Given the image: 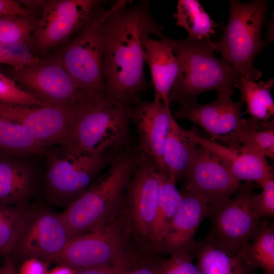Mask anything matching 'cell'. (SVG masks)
Masks as SVG:
<instances>
[{
    "label": "cell",
    "instance_id": "cell-42",
    "mask_svg": "<svg viewBox=\"0 0 274 274\" xmlns=\"http://www.w3.org/2000/svg\"><path fill=\"white\" fill-rule=\"evenodd\" d=\"M48 274H74V271L67 266L60 265L59 266L53 268Z\"/></svg>",
    "mask_w": 274,
    "mask_h": 274
},
{
    "label": "cell",
    "instance_id": "cell-40",
    "mask_svg": "<svg viewBox=\"0 0 274 274\" xmlns=\"http://www.w3.org/2000/svg\"><path fill=\"white\" fill-rule=\"evenodd\" d=\"M0 274H19L14 261L10 257L5 258L4 263L0 268Z\"/></svg>",
    "mask_w": 274,
    "mask_h": 274
},
{
    "label": "cell",
    "instance_id": "cell-33",
    "mask_svg": "<svg viewBox=\"0 0 274 274\" xmlns=\"http://www.w3.org/2000/svg\"><path fill=\"white\" fill-rule=\"evenodd\" d=\"M0 102L28 106H44L49 104L18 87L16 83L0 72Z\"/></svg>",
    "mask_w": 274,
    "mask_h": 274
},
{
    "label": "cell",
    "instance_id": "cell-27",
    "mask_svg": "<svg viewBox=\"0 0 274 274\" xmlns=\"http://www.w3.org/2000/svg\"><path fill=\"white\" fill-rule=\"evenodd\" d=\"M242 257L254 269H261L265 274H274V228L263 221L255 236L242 252Z\"/></svg>",
    "mask_w": 274,
    "mask_h": 274
},
{
    "label": "cell",
    "instance_id": "cell-4",
    "mask_svg": "<svg viewBox=\"0 0 274 274\" xmlns=\"http://www.w3.org/2000/svg\"><path fill=\"white\" fill-rule=\"evenodd\" d=\"M130 122L129 108L111 102L105 96H83L77 104L74 122L63 145L95 155L120 152L130 147Z\"/></svg>",
    "mask_w": 274,
    "mask_h": 274
},
{
    "label": "cell",
    "instance_id": "cell-15",
    "mask_svg": "<svg viewBox=\"0 0 274 274\" xmlns=\"http://www.w3.org/2000/svg\"><path fill=\"white\" fill-rule=\"evenodd\" d=\"M185 177L184 190L199 195L211 206L227 201L243 186L214 154L199 145Z\"/></svg>",
    "mask_w": 274,
    "mask_h": 274
},
{
    "label": "cell",
    "instance_id": "cell-38",
    "mask_svg": "<svg viewBox=\"0 0 274 274\" xmlns=\"http://www.w3.org/2000/svg\"><path fill=\"white\" fill-rule=\"evenodd\" d=\"M19 274H48L45 264L37 258L23 261Z\"/></svg>",
    "mask_w": 274,
    "mask_h": 274
},
{
    "label": "cell",
    "instance_id": "cell-29",
    "mask_svg": "<svg viewBox=\"0 0 274 274\" xmlns=\"http://www.w3.org/2000/svg\"><path fill=\"white\" fill-rule=\"evenodd\" d=\"M30 204L16 207L0 205V255L10 257L24 227Z\"/></svg>",
    "mask_w": 274,
    "mask_h": 274
},
{
    "label": "cell",
    "instance_id": "cell-36",
    "mask_svg": "<svg viewBox=\"0 0 274 274\" xmlns=\"http://www.w3.org/2000/svg\"><path fill=\"white\" fill-rule=\"evenodd\" d=\"M135 267L130 258L117 264L74 269V274H129Z\"/></svg>",
    "mask_w": 274,
    "mask_h": 274
},
{
    "label": "cell",
    "instance_id": "cell-25",
    "mask_svg": "<svg viewBox=\"0 0 274 274\" xmlns=\"http://www.w3.org/2000/svg\"><path fill=\"white\" fill-rule=\"evenodd\" d=\"M181 199L182 193L176 188V183L159 173L158 201L149 236L154 247L158 249Z\"/></svg>",
    "mask_w": 274,
    "mask_h": 274
},
{
    "label": "cell",
    "instance_id": "cell-7",
    "mask_svg": "<svg viewBox=\"0 0 274 274\" xmlns=\"http://www.w3.org/2000/svg\"><path fill=\"white\" fill-rule=\"evenodd\" d=\"M102 4L58 55L83 96L89 98L105 96L102 27L109 8Z\"/></svg>",
    "mask_w": 274,
    "mask_h": 274
},
{
    "label": "cell",
    "instance_id": "cell-23",
    "mask_svg": "<svg viewBox=\"0 0 274 274\" xmlns=\"http://www.w3.org/2000/svg\"><path fill=\"white\" fill-rule=\"evenodd\" d=\"M192 254L200 274H254L242 254L230 255L206 236L195 242Z\"/></svg>",
    "mask_w": 274,
    "mask_h": 274
},
{
    "label": "cell",
    "instance_id": "cell-19",
    "mask_svg": "<svg viewBox=\"0 0 274 274\" xmlns=\"http://www.w3.org/2000/svg\"><path fill=\"white\" fill-rule=\"evenodd\" d=\"M26 156L0 152V205L30 204L39 190V178Z\"/></svg>",
    "mask_w": 274,
    "mask_h": 274
},
{
    "label": "cell",
    "instance_id": "cell-26",
    "mask_svg": "<svg viewBox=\"0 0 274 274\" xmlns=\"http://www.w3.org/2000/svg\"><path fill=\"white\" fill-rule=\"evenodd\" d=\"M174 17L176 25L184 28L191 40H210L217 26L199 1L179 0Z\"/></svg>",
    "mask_w": 274,
    "mask_h": 274
},
{
    "label": "cell",
    "instance_id": "cell-37",
    "mask_svg": "<svg viewBox=\"0 0 274 274\" xmlns=\"http://www.w3.org/2000/svg\"><path fill=\"white\" fill-rule=\"evenodd\" d=\"M7 16L32 18L29 11L20 5L16 1L0 0V17Z\"/></svg>",
    "mask_w": 274,
    "mask_h": 274
},
{
    "label": "cell",
    "instance_id": "cell-31",
    "mask_svg": "<svg viewBox=\"0 0 274 274\" xmlns=\"http://www.w3.org/2000/svg\"><path fill=\"white\" fill-rule=\"evenodd\" d=\"M247 124L239 134L240 146L255 151L265 157L273 159V128L258 130L250 125L247 119Z\"/></svg>",
    "mask_w": 274,
    "mask_h": 274
},
{
    "label": "cell",
    "instance_id": "cell-11",
    "mask_svg": "<svg viewBox=\"0 0 274 274\" xmlns=\"http://www.w3.org/2000/svg\"><path fill=\"white\" fill-rule=\"evenodd\" d=\"M121 231L112 221L96 230L74 236L53 262L73 269L122 262L130 258L125 252Z\"/></svg>",
    "mask_w": 274,
    "mask_h": 274
},
{
    "label": "cell",
    "instance_id": "cell-18",
    "mask_svg": "<svg viewBox=\"0 0 274 274\" xmlns=\"http://www.w3.org/2000/svg\"><path fill=\"white\" fill-rule=\"evenodd\" d=\"M182 199L158 249L170 255L192 254L196 232L208 217L209 204L199 195L183 190Z\"/></svg>",
    "mask_w": 274,
    "mask_h": 274
},
{
    "label": "cell",
    "instance_id": "cell-9",
    "mask_svg": "<svg viewBox=\"0 0 274 274\" xmlns=\"http://www.w3.org/2000/svg\"><path fill=\"white\" fill-rule=\"evenodd\" d=\"M8 76L40 100L52 106L71 107L83 97L59 55L23 67L10 68Z\"/></svg>",
    "mask_w": 274,
    "mask_h": 274
},
{
    "label": "cell",
    "instance_id": "cell-14",
    "mask_svg": "<svg viewBox=\"0 0 274 274\" xmlns=\"http://www.w3.org/2000/svg\"><path fill=\"white\" fill-rule=\"evenodd\" d=\"M231 96L229 94H220L209 103L202 104L196 101L180 105L174 116L175 119L192 122L203 129L213 139L238 149L241 147L239 134L247 121L241 117L244 102L241 99L234 101Z\"/></svg>",
    "mask_w": 274,
    "mask_h": 274
},
{
    "label": "cell",
    "instance_id": "cell-30",
    "mask_svg": "<svg viewBox=\"0 0 274 274\" xmlns=\"http://www.w3.org/2000/svg\"><path fill=\"white\" fill-rule=\"evenodd\" d=\"M37 22L33 18L19 16L0 17V44L27 42L30 44L31 36Z\"/></svg>",
    "mask_w": 274,
    "mask_h": 274
},
{
    "label": "cell",
    "instance_id": "cell-21",
    "mask_svg": "<svg viewBox=\"0 0 274 274\" xmlns=\"http://www.w3.org/2000/svg\"><path fill=\"white\" fill-rule=\"evenodd\" d=\"M145 62L150 68L154 88V101L170 107L168 95L179 75L180 62L172 39L149 37L144 42Z\"/></svg>",
    "mask_w": 274,
    "mask_h": 274
},
{
    "label": "cell",
    "instance_id": "cell-8",
    "mask_svg": "<svg viewBox=\"0 0 274 274\" xmlns=\"http://www.w3.org/2000/svg\"><path fill=\"white\" fill-rule=\"evenodd\" d=\"M258 197L247 182L227 201L209 205L211 224L206 236L230 255L242 254L263 222L257 212Z\"/></svg>",
    "mask_w": 274,
    "mask_h": 274
},
{
    "label": "cell",
    "instance_id": "cell-41",
    "mask_svg": "<svg viewBox=\"0 0 274 274\" xmlns=\"http://www.w3.org/2000/svg\"><path fill=\"white\" fill-rule=\"evenodd\" d=\"M157 264L135 267L129 274H157Z\"/></svg>",
    "mask_w": 274,
    "mask_h": 274
},
{
    "label": "cell",
    "instance_id": "cell-20",
    "mask_svg": "<svg viewBox=\"0 0 274 274\" xmlns=\"http://www.w3.org/2000/svg\"><path fill=\"white\" fill-rule=\"evenodd\" d=\"M188 131L198 145L214 154L239 182H255L259 184L263 181L273 178L271 167L263 155L242 146L238 149L223 146L190 130Z\"/></svg>",
    "mask_w": 274,
    "mask_h": 274
},
{
    "label": "cell",
    "instance_id": "cell-1",
    "mask_svg": "<svg viewBox=\"0 0 274 274\" xmlns=\"http://www.w3.org/2000/svg\"><path fill=\"white\" fill-rule=\"evenodd\" d=\"M118 1L110 8L102 27L104 92L110 102L127 108L140 100L148 88L144 74V42L152 35L162 39L149 3L131 6Z\"/></svg>",
    "mask_w": 274,
    "mask_h": 274
},
{
    "label": "cell",
    "instance_id": "cell-17",
    "mask_svg": "<svg viewBox=\"0 0 274 274\" xmlns=\"http://www.w3.org/2000/svg\"><path fill=\"white\" fill-rule=\"evenodd\" d=\"M131 121L139 138L138 149L152 160L159 173L164 175L163 155L170 120V107L161 102L140 100L129 108Z\"/></svg>",
    "mask_w": 274,
    "mask_h": 274
},
{
    "label": "cell",
    "instance_id": "cell-2",
    "mask_svg": "<svg viewBox=\"0 0 274 274\" xmlns=\"http://www.w3.org/2000/svg\"><path fill=\"white\" fill-rule=\"evenodd\" d=\"M140 152L130 147L118 153L107 170L59 215L70 239L111 222L138 164Z\"/></svg>",
    "mask_w": 274,
    "mask_h": 274
},
{
    "label": "cell",
    "instance_id": "cell-22",
    "mask_svg": "<svg viewBox=\"0 0 274 274\" xmlns=\"http://www.w3.org/2000/svg\"><path fill=\"white\" fill-rule=\"evenodd\" d=\"M198 147L188 130L181 127L173 115L163 150L164 175L175 183L185 177L195 157Z\"/></svg>",
    "mask_w": 274,
    "mask_h": 274
},
{
    "label": "cell",
    "instance_id": "cell-6",
    "mask_svg": "<svg viewBox=\"0 0 274 274\" xmlns=\"http://www.w3.org/2000/svg\"><path fill=\"white\" fill-rule=\"evenodd\" d=\"M119 152L95 155L65 145L48 148L42 182L45 199L66 208L87 189Z\"/></svg>",
    "mask_w": 274,
    "mask_h": 274
},
{
    "label": "cell",
    "instance_id": "cell-32",
    "mask_svg": "<svg viewBox=\"0 0 274 274\" xmlns=\"http://www.w3.org/2000/svg\"><path fill=\"white\" fill-rule=\"evenodd\" d=\"M39 59L33 54L30 44L27 42L0 44V64H7L12 68L18 69L33 63Z\"/></svg>",
    "mask_w": 274,
    "mask_h": 274
},
{
    "label": "cell",
    "instance_id": "cell-35",
    "mask_svg": "<svg viewBox=\"0 0 274 274\" xmlns=\"http://www.w3.org/2000/svg\"><path fill=\"white\" fill-rule=\"evenodd\" d=\"M259 185L262 188L258 194L257 212L258 216L263 217L274 216V180L269 178L263 181Z\"/></svg>",
    "mask_w": 274,
    "mask_h": 274
},
{
    "label": "cell",
    "instance_id": "cell-16",
    "mask_svg": "<svg viewBox=\"0 0 274 274\" xmlns=\"http://www.w3.org/2000/svg\"><path fill=\"white\" fill-rule=\"evenodd\" d=\"M159 173L149 158L140 152L138 164L123 198L127 201L137 232L149 237L155 216L159 196Z\"/></svg>",
    "mask_w": 274,
    "mask_h": 274
},
{
    "label": "cell",
    "instance_id": "cell-13",
    "mask_svg": "<svg viewBox=\"0 0 274 274\" xmlns=\"http://www.w3.org/2000/svg\"><path fill=\"white\" fill-rule=\"evenodd\" d=\"M69 239L59 214L46 208L31 206L10 257L14 261L37 258L53 262Z\"/></svg>",
    "mask_w": 274,
    "mask_h": 274
},
{
    "label": "cell",
    "instance_id": "cell-5",
    "mask_svg": "<svg viewBox=\"0 0 274 274\" xmlns=\"http://www.w3.org/2000/svg\"><path fill=\"white\" fill-rule=\"evenodd\" d=\"M267 11L265 0H230L229 19L222 36L219 40L211 42L214 50L248 80L256 81L262 76L253 62L264 48L262 28Z\"/></svg>",
    "mask_w": 274,
    "mask_h": 274
},
{
    "label": "cell",
    "instance_id": "cell-34",
    "mask_svg": "<svg viewBox=\"0 0 274 274\" xmlns=\"http://www.w3.org/2000/svg\"><path fill=\"white\" fill-rule=\"evenodd\" d=\"M193 254L182 252L170 255V258L160 260L157 266V274H200L192 261Z\"/></svg>",
    "mask_w": 274,
    "mask_h": 274
},
{
    "label": "cell",
    "instance_id": "cell-28",
    "mask_svg": "<svg viewBox=\"0 0 274 274\" xmlns=\"http://www.w3.org/2000/svg\"><path fill=\"white\" fill-rule=\"evenodd\" d=\"M45 148L21 125L0 117V152L22 156L46 154Z\"/></svg>",
    "mask_w": 274,
    "mask_h": 274
},
{
    "label": "cell",
    "instance_id": "cell-39",
    "mask_svg": "<svg viewBox=\"0 0 274 274\" xmlns=\"http://www.w3.org/2000/svg\"><path fill=\"white\" fill-rule=\"evenodd\" d=\"M22 7L28 10H41L43 8L45 0H21L16 1Z\"/></svg>",
    "mask_w": 274,
    "mask_h": 274
},
{
    "label": "cell",
    "instance_id": "cell-12",
    "mask_svg": "<svg viewBox=\"0 0 274 274\" xmlns=\"http://www.w3.org/2000/svg\"><path fill=\"white\" fill-rule=\"evenodd\" d=\"M77 104L62 107L0 102V117L21 125L36 142L47 148L66 143L74 122Z\"/></svg>",
    "mask_w": 274,
    "mask_h": 274
},
{
    "label": "cell",
    "instance_id": "cell-10",
    "mask_svg": "<svg viewBox=\"0 0 274 274\" xmlns=\"http://www.w3.org/2000/svg\"><path fill=\"white\" fill-rule=\"evenodd\" d=\"M104 1L48 0L30 38L32 49L46 52L76 35Z\"/></svg>",
    "mask_w": 274,
    "mask_h": 274
},
{
    "label": "cell",
    "instance_id": "cell-3",
    "mask_svg": "<svg viewBox=\"0 0 274 274\" xmlns=\"http://www.w3.org/2000/svg\"><path fill=\"white\" fill-rule=\"evenodd\" d=\"M211 42L172 39L180 70L169 93V106L196 102L201 93L209 91H216L217 94H233L242 75L222 58L216 57Z\"/></svg>",
    "mask_w": 274,
    "mask_h": 274
},
{
    "label": "cell",
    "instance_id": "cell-24",
    "mask_svg": "<svg viewBox=\"0 0 274 274\" xmlns=\"http://www.w3.org/2000/svg\"><path fill=\"white\" fill-rule=\"evenodd\" d=\"M273 85V78L256 82L242 77L236 87L241 92V99L246 104V109L242 114H249L251 117L248 120L258 128L260 123H268L274 115V102L271 94Z\"/></svg>",
    "mask_w": 274,
    "mask_h": 274
}]
</instances>
